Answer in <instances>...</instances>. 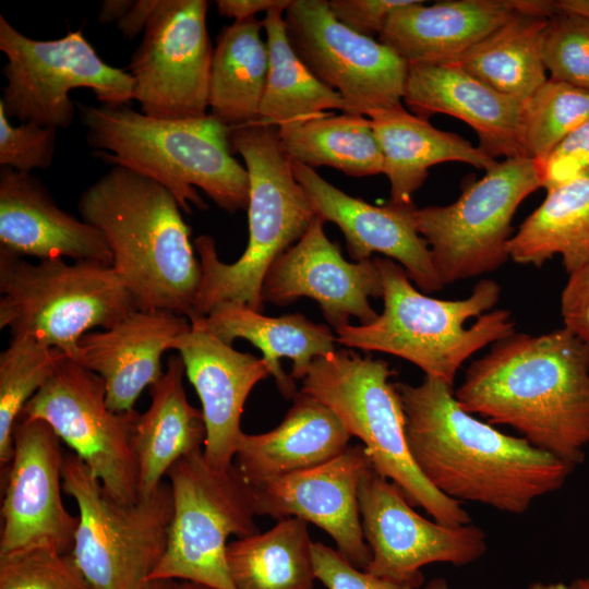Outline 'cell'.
<instances>
[{"instance_id":"1","label":"cell","mask_w":589,"mask_h":589,"mask_svg":"<svg viewBox=\"0 0 589 589\" xmlns=\"http://www.w3.org/2000/svg\"><path fill=\"white\" fill-rule=\"evenodd\" d=\"M395 387L414 464L453 500L522 514L537 498L558 490L575 468L474 418L442 378L424 374L418 385Z\"/></svg>"},{"instance_id":"2","label":"cell","mask_w":589,"mask_h":589,"mask_svg":"<svg viewBox=\"0 0 589 589\" xmlns=\"http://www.w3.org/2000/svg\"><path fill=\"white\" fill-rule=\"evenodd\" d=\"M472 361L460 407L576 467L589 446V348L567 328L514 333Z\"/></svg>"},{"instance_id":"3","label":"cell","mask_w":589,"mask_h":589,"mask_svg":"<svg viewBox=\"0 0 589 589\" xmlns=\"http://www.w3.org/2000/svg\"><path fill=\"white\" fill-rule=\"evenodd\" d=\"M77 208L104 235L136 310L194 316L202 267L182 209L165 187L112 166L83 191Z\"/></svg>"},{"instance_id":"4","label":"cell","mask_w":589,"mask_h":589,"mask_svg":"<svg viewBox=\"0 0 589 589\" xmlns=\"http://www.w3.org/2000/svg\"><path fill=\"white\" fill-rule=\"evenodd\" d=\"M77 106L96 155L158 182L183 212L207 208L195 188L230 214L248 208V171L232 156L230 128L211 113L169 120L128 105Z\"/></svg>"},{"instance_id":"5","label":"cell","mask_w":589,"mask_h":589,"mask_svg":"<svg viewBox=\"0 0 589 589\" xmlns=\"http://www.w3.org/2000/svg\"><path fill=\"white\" fill-rule=\"evenodd\" d=\"M232 153L244 160L249 176V240L243 254L231 264L219 260L215 240H194L202 280L193 321L223 302H238L262 312V288L273 263L306 232L316 215L296 179L278 127L254 122L230 129Z\"/></svg>"},{"instance_id":"6","label":"cell","mask_w":589,"mask_h":589,"mask_svg":"<svg viewBox=\"0 0 589 589\" xmlns=\"http://www.w3.org/2000/svg\"><path fill=\"white\" fill-rule=\"evenodd\" d=\"M374 260L382 277L383 312L370 324L336 329L337 344L402 358L454 385L472 354L516 332L512 313L495 309L501 298L495 280L481 279L467 298L442 300L418 291L395 261Z\"/></svg>"},{"instance_id":"7","label":"cell","mask_w":589,"mask_h":589,"mask_svg":"<svg viewBox=\"0 0 589 589\" xmlns=\"http://www.w3.org/2000/svg\"><path fill=\"white\" fill-rule=\"evenodd\" d=\"M388 363L349 350L316 357L301 392L330 408L351 436L363 443L373 468L392 481L411 506L447 526L471 517L461 503L436 490L420 472L408 448L405 414Z\"/></svg>"},{"instance_id":"8","label":"cell","mask_w":589,"mask_h":589,"mask_svg":"<svg viewBox=\"0 0 589 589\" xmlns=\"http://www.w3.org/2000/svg\"><path fill=\"white\" fill-rule=\"evenodd\" d=\"M0 328L77 362L89 329H108L136 310L112 266L62 259L34 264L0 249Z\"/></svg>"},{"instance_id":"9","label":"cell","mask_w":589,"mask_h":589,"mask_svg":"<svg viewBox=\"0 0 589 589\" xmlns=\"http://www.w3.org/2000/svg\"><path fill=\"white\" fill-rule=\"evenodd\" d=\"M62 486L79 508L72 556L88 582L94 589H142L167 546L169 483L135 503H121L73 453L64 455Z\"/></svg>"},{"instance_id":"10","label":"cell","mask_w":589,"mask_h":589,"mask_svg":"<svg viewBox=\"0 0 589 589\" xmlns=\"http://www.w3.org/2000/svg\"><path fill=\"white\" fill-rule=\"evenodd\" d=\"M167 477L172 518L165 553L148 580L237 589L228 568L227 540L259 532L250 486L233 466L225 471L209 466L203 449L180 458Z\"/></svg>"},{"instance_id":"11","label":"cell","mask_w":589,"mask_h":589,"mask_svg":"<svg viewBox=\"0 0 589 589\" xmlns=\"http://www.w3.org/2000/svg\"><path fill=\"white\" fill-rule=\"evenodd\" d=\"M539 188L533 159L505 158L482 178L466 181L455 202L417 207V229L443 287L495 272L507 262L512 220Z\"/></svg>"},{"instance_id":"12","label":"cell","mask_w":589,"mask_h":589,"mask_svg":"<svg viewBox=\"0 0 589 589\" xmlns=\"http://www.w3.org/2000/svg\"><path fill=\"white\" fill-rule=\"evenodd\" d=\"M0 50L7 56V80L0 106L9 118L55 129L69 128L76 111L69 94L92 89L103 105H128L133 99L129 72L106 63L82 29L61 38L25 36L0 16Z\"/></svg>"},{"instance_id":"13","label":"cell","mask_w":589,"mask_h":589,"mask_svg":"<svg viewBox=\"0 0 589 589\" xmlns=\"http://www.w3.org/2000/svg\"><path fill=\"white\" fill-rule=\"evenodd\" d=\"M140 413L112 411L104 380L65 358L27 401L21 417L47 422L115 500H140L139 465L133 436Z\"/></svg>"},{"instance_id":"14","label":"cell","mask_w":589,"mask_h":589,"mask_svg":"<svg viewBox=\"0 0 589 589\" xmlns=\"http://www.w3.org/2000/svg\"><path fill=\"white\" fill-rule=\"evenodd\" d=\"M291 47L308 69L366 116L401 105L408 63L392 48L361 35L332 13L326 0H291L284 12Z\"/></svg>"},{"instance_id":"15","label":"cell","mask_w":589,"mask_h":589,"mask_svg":"<svg viewBox=\"0 0 589 589\" xmlns=\"http://www.w3.org/2000/svg\"><path fill=\"white\" fill-rule=\"evenodd\" d=\"M205 0H159L129 65L133 99L158 119L207 115L213 48Z\"/></svg>"},{"instance_id":"16","label":"cell","mask_w":589,"mask_h":589,"mask_svg":"<svg viewBox=\"0 0 589 589\" xmlns=\"http://www.w3.org/2000/svg\"><path fill=\"white\" fill-rule=\"evenodd\" d=\"M60 441L43 420L16 421L1 505L0 556L37 549L72 553L80 518L62 501Z\"/></svg>"},{"instance_id":"17","label":"cell","mask_w":589,"mask_h":589,"mask_svg":"<svg viewBox=\"0 0 589 589\" xmlns=\"http://www.w3.org/2000/svg\"><path fill=\"white\" fill-rule=\"evenodd\" d=\"M361 526L371 550L366 572L389 578L422 574L431 563L464 566L486 551L485 533L468 524L447 526L413 510L404 493L374 468L358 486Z\"/></svg>"},{"instance_id":"18","label":"cell","mask_w":589,"mask_h":589,"mask_svg":"<svg viewBox=\"0 0 589 589\" xmlns=\"http://www.w3.org/2000/svg\"><path fill=\"white\" fill-rule=\"evenodd\" d=\"M372 468L364 446L356 445L322 465L248 485L256 516L314 524L333 538L348 562L366 570L371 550L361 526L358 486Z\"/></svg>"},{"instance_id":"19","label":"cell","mask_w":589,"mask_h":589,"mask_svg":"<svg viewBox=\"0 0 589 589\" xmlns=\"http://www.w3.org/2000/svg\"><path fill=\"white\" fill-rule=\"evenodd\" d=\"M324 223L316 216L303 237L273 263L263 283L262 300L284 306L309 297L335 329L349 325L351 316L361 325L370 324L378 314L369 299L383 292L375 260L347 262L326 237Z\"/></svg>"},{"instance_id":"20","label":"cell","mask_w":589,"mask_h":589,"mask_svg":"<svg viewBox=\"0 0 589 589\" xmlns=\"http://www.w3.org/2000/svg\"><path fill=\"white\" fill-rule=\"evenodd\" d=\"M292 168L315 215L339 227L354 262L381 253L396 261L421 291L431 293L443 288L430 249L418 232L414 204L388 202L375 206L342 192L313 168L297 161H292Z\"/></svg>"},{"instance_id":"21","label":"cell","mask_w":589,"mask_h":589,"mask_svg":"<svg viewBox=\"0 0 589 589\" xmlns=\"http://www.w3.org/2000/svg\"><path fill=\"white\" fill-rule=\"evenodd\" d=\"M171 349L179 351L202 404L206 429L203 455L214 469L228 470L243 433L245 400L252 388L271 375L269 368L263 358L237 351L194 322Z\"/></svg>"},{"instance_id":"22","label":"cell","mask_w":589,"mask_h":589,"mask_svg":"<svg viewBox=\"0 0 589 589\" xmlns=\"http://www.w3.org/2000/svg\"><path fill=\"white\" fill-rule=\"evenodd\" d=\"M190 329L191 322L173 312L134 310L108 329L84 334L76 363L104 380L112 411H131L144 388L164 374L163 353Z\"/></svg>"},{"instance_id":"23","label":"cell","mask_w":589,"mask_h":589,"mask_svg":"<svg viewBox=\"0 0 589 589\" xmlns=\"http://www.w3.org/2000/svg\"><path fill=\"white\" fill-rule=\"evenodd\" d=\"M0 249L39 261L69 257L112 266L104 235L62 211L40 179L0 170Z\"/></svg>"},{"instance_id":"24","label":"cell","mask_w":589,"mask_h":589,"mask_svg":"<svg viewBox=\"0 0 589 589\" xmlns=\"http://www.w3.org/2000/svg\"><path fill=\"white\" fill-rule=\"evenodd\" d=\"M402 100L422 119L444 113L466 122L477 133L479 147L494 159L524 157L517 139L521 103L457 64H408Z\"/></svg>"},{"instance_id":"25","label":"cell","mask_w":589,"mask_h":589,"mask_svg":"<svg viewBox=\"0 0 589 589\" xmlns=\"http://www.w3.org/2000/svg\"><path fill=\"white\" fill-rule=\"evenodd\" d=\"M292 399L275 429L242 433L233 467L247 484L322 465L348 448L351 434L330 408L301 390Z\"/></svg>"},{"instance_id":"26","label":"cell","mask_w":589,"mask_h":589,"mask_svg":"<svg viewBox=\"0 0 589 589\" xmlns=\"http://www.w3.org/2000/svg\"><path fill=\"white\" fill-rule=\"evenodd\" d=\"M516 13L510 0H417L393 13L378 39L408 64H450Z\"/></svg>"},{"instance_id":"27","label":"cell","mask_w":589,"mask_h":589,"mask_svg":"<svg viewBox=\"0 0 589 589\" xmlns=\"http://www.w3.org/2000/svg\"><path fill=\"white\" fill-rule=\"evenodd\" d=\"M193 322L228 345L242 338L259 348L287 398L298 393L293 380H303L316 357L336 350L337 341L330 328L300 313L271 317L243 303L223 302Z\"/></svg>"},{"instance_id":"28","label":"cell","mask_w":589,"mask_h":589,"mask_svg":"<svg viewBox=\"0 0 589 589\" xmlns=\"http://www.w3.org/2000/svg\"><path fill=\"white\" fill-rule=\"evenodd\" d=\"M368 117L383 154L390 203L413 204V193L425 182L434 165L457 161L488 171L497 164L479 146L433 127L402 105L375 110Z\"/></svg>"},{"instance_id":"29","label":"cell","mask_w":589,"mask_h":589,"mask_svg":"<svg viewBox=\"0 0 589 589\" xmlns=\"http://www.w3.org/2000/svg\"><path fill=\"white\" fill-rule=\"evenodd\" d=\"M182 358H168L166 372L149 387L151 405L136 421L133 445L141 495L155 491L180 458L203 449L204 417L187 398Z\"/></svg>"},{"instance_id":"30","label":"cell","mask_w":589,"mask_h":589,"mask_svg":"<svg viewBox=\"0 0 589 589\" xmlns=\"http://www.w3.org/2000/svg\"><path fill=\"white\" fill-rule=\"evenodd\" d=\"M509 259L541 267L561 255L568 274L589 263V173L546 190L508 242Z\"/></svg>"},{"instance_id":"31","label":"cell","mask_w":589,"mask_h":589,"mask_svg":"<svg viewBox=\"0 0 589 589\" xmlns=\"http://www.w3.org/2000/svg\"><path fill=\"white\" fill-rule=\"evenodd\" d=\"M263 21H235L221 29L213 50L208 108L231 128L259 121L268 71Z\"/></svg>"},{"instance_id":"32","label":"cell","mask_w":589,"mask_h":589,"mask_svg":"<svg viewBox=\"0 0 589 589\" xmlns=\"http://www.w3.org/2000/svg\"><path fill=\"white\" fill-rule=\"evenodd\" d=\"M549 19L516 13L454 64L520 103L549 79L542 53Z\"/></svg>"},{"instance_id":"33","label":"cell","mask_w":589,"mask_h":589,"mask_svg":"<svg viewBox=\"0 0 589 589\" xmlns=\"http://www.w3.org/2000/svg\"><path fill=\"white\" fill-rule=\"evenodd\" d=\"M308 522L279 519L265 532L227 545L228 568L237 589H313L316 579Z\"/></svg>"},{"instance_id":"34","label":"cell","mask_w":589,"mask_h":589,"mask_svg":"<svg viewBox=\"0 0 589 589\" xmlns=\"http://www.w3.org/2000/svg\"><path fill=\"white\" fill-rule=\"evenodd\" d=\"M284 12V9L271 10L263 20L268 71L259 121L279 128L322 116L327 109L349 112L342 97L323 84L291 47Z\"/></svg>"},{"instance_id":"35","label":"cell","mask_w":589,"mask_h":589,"mask_svg":"<svg viewBox=\"0 0 589 589\" xmlns=\"http://www.w3.org/2000/svg\"><path fill=\"white\" fill-rule=\"evenodd\" d=\"M292 161L333 167L351 177L383 173V154L369 117L324 113L278 128Z\"/></svg>"},{"instance_id":"36","label":"cell","mask_w":589,"mask_h":589,"mask_svg":"<svg viewBox=\"0 0 589 589\" xmlns=\"http://www.w3.org/2000/svg\"><path fill=\"white\" fill-rule=\"evenodd\" d=\"M68 358L57 348L27 337H12L0 353V465L13 454L12 433L27 401Z\"/></svg>"},{"instance_id":"37","label":"cell","mask_w":589,"mask_h":589,"mask_svg":"<svg viewBox=\"0 0 589 589\" xmlns=\"http://www.w3.org/2000/svg\"><path fill=\"white\" fill-rule=\"evenodd\" d=\"M589 119V92L548 79L521 103L517 139L521 155L540 161Z\"/></svg>"},{"instance_id":"38","label":"cell","mask_w":589,"mask_h":589,"mask_svg":"<svg viewBox=\"0 0 589 589\" xmlns=\"http://www.w3.org/2000/svg\"><path fill=\"white\" fill-rule=\"evenodd\" d=\"M542 53L549 79L589 92V20L563 13L549 19Z\"/></svg>"},{"instance_id":"39","label":"cell","mask_w":589,"mask_h":589,"mask_svg":"<svg viewBox=\"0 0 589 589\" xmlns=\"http://www.w3.org/2000/svg\"><path fill=\"white\" fill-rule=\"evenodd\" d=\"M0 589H94L72 553L37 549L0 556Z\"/></svg>"},{"instance_id":"40","label":"cell","mask_w":589,"mask_h":589,"mask_svg":"<svg viewBox=\"0 0 589 589\" xmlns=\"http://www.w3.org/2000/svg\"><path fill=\"white\" fill-rule=\"evenodd\" d=\"M57 129L35 122L10 123L0 106V165L23 173L48 168L56 151Z\"/></svg>"},{"instance_id":"41","label":"cell","mask_w":589,"mask_h":589,"mask_svg":"<svg viewBox=\"0 0 589 589\" xmlns=\"http://www.w3.org/2000/svg\"><path fill=\"white\" fill-rule=\"evenodd\" d=\"M312 560L316 579L327 589H417L423 575L410 578L376 576L354 567L337 550L313 542Z\"/></svg>"},{"instance_id":"42","label":"cell","mask_w":589,"mask_h":589,"mask_svg":"<svg viewBox=\"0 0 589 589\" xmlns=\"http://www.w3.org/2000/svg\"><path fill=\"white\" fill-rule=\"evenodd\" d=\"M541 188L549 190L589 173V119L544 159L534 161Z\"/></svg>"},{"instance_id":"43","label":"cell","mask_w":589,"mask_h":589,"mask_svg":"<svg viewBox=\"0 0 589 589\" xmlns=\"http://www.w3.org/2000/svg\"><path fill=\"white\" fill-rule=\"evenodd\" d=\"M417 0H329L334 16L350 29L372 37L385 28L396 11Z\"/></svg>"},{"instance_id":"44","label":"cell","mask_w":589,"mask_h":589,"mask_svg":"<svg viewBox=\"0 0 589 589\" xmlns=\"http://www.w3.org/2000/svg\"><path fill=\"white\" fill-rule=\"evenodd\" d=\"M564 327L589 348V263L568 274L561 294Z\"/></svg>"},{"instance_id":"45","label":"cell","mask_w":589,"mask_h":589,"mask_svg":"<svg viewBox=\"0 0 589 589\" xmlns=\"http://www.w3.org/2000/svg\"><path fill=\"white\" fill-rule=\"evenodd\" d=\"M291 0H218L216 5L220 15L232 17L235 21L255 17L259 12H269L274 9L285 11Z\"/></svg>"},{"instance_id":"46","label":"cell","mask_w":589,"mask_h":589,"mask_svg":"<svg viewBox=\"0 0 589 589\" xmlns=\"http://www.w3.org/2000/svg\"><path fill=\"white\" fill-rule=\"evenodd\" d=\"M158 3L159 0L134 1L131 9L117 22L118 28L125 37L132 39L145 29Z\"/></svg>"},{"instance_id":"47","label":"cell","mask_w":589,"mask_h":589,"mask_svg":"<svg viewBox=\"0 0 589 589\" xmlns=\"http://www.w3.org/2000/svg\"><path fill=\"white\" fill-rule=\"evenodd\" d=\"M134 1L131 0H105L101 2L98 22L108 24L119 22L131 9Z\"/></svg>"},{"instance_id":"48","label":"cell","mask_w":589,"mask_h":589,"mask_svg":"<svg viewBox=\"0 0 589 589\" xmlns=\"http://www.w3.org/2000/svg\"><path fill=\"white\" fill-rule=\"evenodd\" d=\"M554 5L557 13L589 20V0H555Z\"/></svg>"},{"instance_id":"49","label":"cell","mask_w":589,"mask_h":589,"mask_svg":"<svg viewBox=\"0 0 589 589\" xmlns=\"http://www.w3.org/2000/svg\"><path fill=\"white\" fill-rule=\"evenodd\" d=\"M142 589H177V580L153 579L146 581Z\"/></svg>"},{"instance_id":"50","label":"cell","mask_w":589,"mask_h":589,"mask_svg":"<svg viewBox=\"0 0 589 589\" xmlns=\"http://www.w3.org/2000/svg\"><path fill=\"white\" fill-rule=\"evenodd\" d=\"M527 589H570L569 586H566L562 582L544 584L536 582L531 584Z\"/></svg>"},{"instance_id":"51","label":"cell","mask_w":589,"mask_h":589,"mask_svg":"<svg viewBox=\"0 0 589 589\" xmlns=\"http://www.w3.org/2000/svg\"><path fill=\"white\" fill-rule=\"evenodd\" d=\"M424 589H449L447 582L443 578H435L431 580Z\"/></svg>"},{"instance_id":"52","label":"cell","mask_w":589,"mask_h":589,"mask_svg":"<svg viewBox=\"0 0 589 589\" xmlns=\"http://www.w3.org/2000/svg\"><path fill=\"white\" fill-rule=\"evenodd\" d=\"M177 589H212L207 586L195 584L191 581H177Z\"/></svg>"},{"instance_id":"53","label":"cell","mask_w":589,"mask_h":589,"mask_svg":"<svg viewBox=\"0 0 589 589\" xmlns=\"http://www.w3.org/2000/svg\"><path fill=\"white\" fill-rule=\"evenodd\" d=\"M570 589H589V576L578 578L569 585Z\"/></svg>"}]
</instances>
